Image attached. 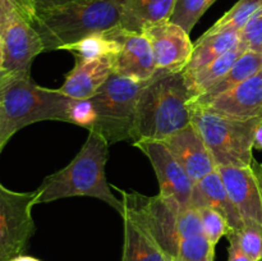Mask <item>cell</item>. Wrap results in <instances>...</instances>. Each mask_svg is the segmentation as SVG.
Instances as JSON below:
<instances>
[{
	"instance_id": "34",
	"label": "cell",
	"mask_w": 262,
	"mask_h": 261,
	"mask_svg": "<svg viewBox=\"0 0 262 261\" xmlns=\"http://www.w3.org/2000/svg\"><path fill=\"white\" fill-rule=\"evenodd\" d=\"M253 150L262 151V119L256 127L255 136H253Z\"/></svg>"
},
{
	"instance_id": "31",
	"label": "cell",
	"mask_w": 262,
	"mask_h": 261,
	"mask_svg": "<svg viewBox=\"0 0 262 261\" xmlns=\"http://www.w3.org/2000/svg\"><path fill=\"white\" fill-rule=\"evenodd\" d=\"M15 2L19 7L20 12L32 22L33 18L37 17L38 14L68 4L73 0H15Z\"/></svg>"
},
{
	"instance_id": "37",
	"label": "cell",
	"mask_w": 262,
	"mask_h": 261,
	"mask_svg": "<svg viewBox=\"0 0 262 261\" xmlns=\"http://www.w3.org/2000/svg\"><path fill=\"white\" fill-rule=\"evenodd\" d=\"M8 261H41V260H40V258L33 257V256L25 255V253H20V255L14 256V257H12V258H10V260H8Z\"/></svg>"
},
{
	"instance_id": "36",
	"label": "cell",
	"mask_w": 262,
	"mask_h": 261,
	"mask_svg": "<svg viewBox=\"0 0 262 261\" xmlns=\"http://www.w3.org/2000/svg\"><path fill=\"white\" fill-rule=\"evenodd\" d=\"M12 77L13 74L9 73V72H3V73H0V94H2L3 89L7 86V83L10 81Z\"/></svg>"
},
{
	"instance_id": "11",
	"label": "cell",
	"mask_w": 262,
	"mask_h": 261,
	"mask_svg": "<svg viewBox=\"0 0 262 261\" xmlns=\"http://www.w3.org/2000/svg\"><path fill=\"white\" fill-rule=\"evenodd\" d=\"M199 107L233 119L262 118V71Z\"/></svg>"
},
{
	"instance_id": "1",
	"label": "cell",
	"mask_w": 262,
	"mask_h": 261,
	"mask_svg": "<svg viewBox=\"0 0 262 261\" xmlns=\"http://www.w3.org/2000/svg\"><path fill=\"white\" fill-rule=\"evenodd\" d=\"M109 142L97 130H90L76 158L60 170L46 177L36 192L38 204H48L67 197L87 196L99 199L117 210L123 211V201L112 191L105 174Z\"/></svg>"
},
{
	"instance_id": "30",
	"label": "cell",
	"mask_w": 262,
	"mask_h": 261,
	"mask_svg": "<svg viewBox=\"0 0 262 261\" xmlns=\"http://www.w3.org/2000/svg\"><path fill=\"white\" fill-rule=\"evenodd\" d=\"M96 110L91 99H73L68 110V123L91 130L96 124Z\"/></svg>"
},
{
	"instance_id": "32",
	"label": "cell",
	"mask_w": 262,
	"mask_h": 261,
	"mask_svg": "<svg viewBox=\"0 0 262 261\" xmlns=\"http://www.w3.org/2000/svg\"><path fill=\"white\" fill-rule=\"evenodd\" d=\"M17 9H19V7L15 0H0V35H2L5 23Z\"/></svg>"
},
{
	"instance_id": "29",
	"label": "cell",
	"mask_w": 262,
	"mask_h": 261,
	"mask_svg": "<svg viewBox=\"0 0 262 261\" xmlns=\"http://www.w3.org/2000/svg\"><path fill=\"white\" fill-rule=\"evenodd\" d=\"M177 233H178L179 242L186 238L205 234L201 215L197 207L188 206L179 210L178 219H177Z\"/></svg>"
},
{
	"instance_id": "14",
	"label": "cell",
	"mask_w": 262,
	"mask_h": 261,
	"mask_svg": "<svg viewBox=\"0 0 262 261\" xmlns=\"http://www.w3.org/2000/svg\"><path fill=\"white\" fill-rule=\"evenodd\" d=\"M123 201L124 241L120 261H173L147 229L135 207Z\"/></svg>"
},
{
	"instance_id": "18",
	"label": "cell",
	"mask_w": 262,
	"mask_h": 261,
	"mask_svg": "<svg viewBox=\"0 0 262 261\" xmlns=\"http://www.w3.org/2000/svg\"><path fill=\"white\" fill-rule=\"evenodd\" d=\"M178 0H124L120 28L142 32L148 26L170 20Z\"/></svg>"
},
{
	"instance_id": "27",
	"label": "cell",
	"mask_w": 262,
	"mask_h": 261,
	"mask_svg": "<svg viewBox=\"0 0 262 261\" xmlns=\"http://www.w3.org/2000/svg\"><path fill=\"white\" fill-rule=\"evenodd\" d=\"M197 209L201 215L205 235L209 238V241L214 246H216L223 237H227L232 232L229 223L222 212L209 206H201L197 207Z\"/></svg>"
},
{
	"instance_id": "38",
	"label": "cell",
	"mask_w": 262,
	"mask_h": 261,
	"mask_svg": "<svg viewBox=\"0 0 262 261\" xmlns=\"http://www.w3.org/2000/svg\"><path fill=\"white\" fill-rule=\"evenodd\" d=\"M4 71V45H3L2 37H0V73Z\"/></svg>"
},
{
	"instance_id": "28",
	"label": "cell",
	"mask_w": 262,
	"mask_h": 261,
	"mask_svg": "<svg viewBox=\"0 0 262 261\" xmlns=\"http://www.w3.org/2000/svg\"><path fill=\"white\" fill-rule=\"evenodd\" d=\"M239 46L245 51L262 54V8L251 17L239 32Z\"/></svg>"
},
{
	"instance_id": "33",
	"label": "cell",
	"mask_w": 262,
	"mask_h": 261,
	"mask_svg": "<svg viewBox=\"0 0 262 261\" xmlns=\"http://www.w3.org/2000/svg\"><path fill=\"white\" fill-rule=\"evenodd\" d=\"M229 241V247H228V261H252L238 246L237 241L233 237H227Z\"/></svg>"
},
{
	"instance_id": "16",
	"label": "cell",
	"mask_w": 262,
	"mask_h": 261,
	"mask_svg": "<svg viewBox=\"0 0 262 261\" xmlns=\"http://www.w3.org/2000/svg\"><path fill=\"white\" fill-rule=\"evenodd\" d=\"M112 74V58L90 60L76 58L73 69L67 74L64 83L58 90L72 99H90L99 92Z\"/></svg>"
},
{
	"instance_id": "6",
	"label": "cell",
	"mask_w": 262,
	"mask_h": 261,
	"mask_svg": "<svg viewBox=\"0 0 262 261\" xmlns=\"http://www.w3.org/2000/svg\"><path fill=\"white\" fill-rule=\"evenodd\" d=\"M150 81H136L113 73L99 92L90 97L97 115L94 130L101 133L109 145L132 140L138 100Z\"/></svg>"
},
{
	"instance_id": "20",
	"label": "cell",
	"mask_w": 262,
	"mask_h": 261,
	"mask_svg": "<svg viewBox=\"0 0 262 261\" xmlns=\"http://www.w3.org/2000/svg\"><path fill=\"white\" fill-rule=\"evenodd\" d=\"M262 71V54L253 53V51H245L234 64L229 68V71L206 92L191 101V106H201L206 104L214 97L229 91L237 84L242 83L246 79L251 78L256 73Z\"/></svg>"
},
{
	"instance_id": "13",
	"label": "cell",
	"mask_w": 262,
	"mask_h": 261,
	"mask_svg": "<svg viewBox=\"0 0 262 261\" xmlns=\"http://www.w3.org/2000/svg\"><path fill=\"white\" fill-rule=\"evenodd\" d=\"M230 200L243 222L262 225V194L251 166H217Z\"/></svg>"
},
{
	"instance_id": "10",
	"label": "cell",
	"mask_w": 262,
	"mask_h": 261,
	"mask_svg": "<svg viewBox=\"0 0 262 261\" xmlns=\"http://www.w3.org/2000/svg\"><path fill=\"white\" fill-rule=\"evenodd\" d=\"M150 42L158 73L182 72L191 59L193 42L189 33L171 20L148 26L142 31Z\"/></svg>"
},
{
	"instance_id": "22",
	"label": "cell",
	"mask_w": 262,
	"mask_h": 261,
	"mask_svg": "<svg viewBox=\"0 0 262 261\" xmlns=\"http://www.w3.org/2000/svg\"><path fill=\"white\" fill-rule=\"evenodd\" d=\"M123 30L120 27L105 32L94 33L82 40L64 46L61 50L71 51L74 58L101 59L113 58L122 48Z\"/></svg>"
},
{
	"instance_id": "24",
	"label": "cell",
	"mask_w": 262,
	"mask_h": 261,
	"mask_svg": "<svg viewBox=\"0 0 262 261\" xmlns=\"http://www.w3.org/2000/svg\"><path fill=\"white\" fill-rule=\"evenodd\" d=\"M216 0H178L170 20L191 33L200 18Z\"/></svg>"
},
{
	"instance_id": "17",
	"label": "cell",
	"mask_w": 262,
	"mask_h": 261,
	"mask_svg": "<svg viewBox=\"0 0 262 261\" xmlns=\"http://www.w3.org/2000/svg\"><path fill=\"white\" fill-rule=\"evenodd\" d=\"M192 206H209L222 212L229 223V227L232 229L230 233L238 232L245 225L242 216L228 194L217 169L194 183L193 193H192Z\"/></svg>"
},
{
	"instance_id": "2",
	"label": "cell",
	"mask_w": 262,
	"mask_h": 261,
	"mask_svg": "<svg viewBox=\"0 0 262 261\" xmlns=\"http://www.w3.org/2000/svg\"><path fill=\"white\" fill-rule=\"evenodd\" d=\"M192 96L183 72L158 73L141 94L132 128V141H164L191 124Z\"/></svg>"
},
{
	"instance_id": "21",
	"label": "cell",
	"mask_w": 262,
	"mask_h": 261,
	"mask_svg": "<svg viewBox=\"0 0 262 261\" xmlns=\"http://www.w3.org/2000/svg\"><path fill=\"white\" fill-rule=\"evenodd\" d=\"M243 53H245V50L241 46H237V48L232 49L230 51L225 53L224 55L217 58L216 60L211 61V63L206 64V66L200 67V68L196 69H191V71H182L183 72L187 87H188L189 92H191V101H193L194 99L201 96L204 92L211 89L229 71L230 67L237 61V59Z\"/></svg>"
},
{
	"instance_id": "23",
	"label": "cell",
	"mask_w": 262,
	"mask_h": 261,
	"mask_svg": "<svg viewBox=\"0 0 262 261\" xmlns=\"http://www.w3.org/2000/svg\"><path fill=\"white\" fill-rule=\"evenodd\" d=\"M261 8L262 0H239L216 23H214L209 31L215 32V31L237 30L241 32L251 17Z\"/></svg>"
},
{
	"instance_id": "3",
	"label": "cell",
	"mask_w": 262,
	"mask_h": 261,
	"mask_svg": "<svg viewBox=\"0 0 262 261\" xmlns=\"http://www.w3.org/2000/svg\"><path fill=\"white\" fill-rule=\"evenodd\" d=\"M124 0H73L48 10L32 19L43 44V50H61L64 46L90 35L120 26Z\"/></svg>"
},
{
	"instance_id": "26",
	"label": "cell",
	"mask_w": 262,
	"mask_h": 261,
	"mask_svg": "<svg viewBox=\"0 0 262 261\" xmlns=\"http://www.w3.org/2000/svg\"><path fill=\"white\" fill-rule=\"evenodd\" d=\"M227 237L237 241L241 250L252 261H262V225L257 223H245L242 229L233 232Z\"/></svg>"
},
{
	"instance_id": "35",
	"label": "cell",
	"mask_w": 262,
	"mask_h": 261,
	"mask_svg": "<svg viewBox=\"0 0 262 261\" xmlns=\"http://www.w3.org/2000/svg\"><path fill=\"white\" fill-rule=\"evenodd\" d=\"M251 168H252L253 173H255L256 179H257L258 187H260V191H261V194H262V164L258 163L256 159H253L252 164H251Z\"/></svg>"
},
{
	"instance_id": "9",
	"label": "cell",
	"mask_w": 262,
	"mask_h": 261,
	"mask_svg": "<svg viewBox=\"0 0 262 261\" xmlns=\"http://www.w3.org/2000/svg\"><path fill=\"white\" fill-rule=\"evenodd\" d=\"M4 45V71L12 74H31V64L43 53V44L31 20L15 10L0 35Z\"/></svg>"
},
{
	"instance_id": "7",
	"label": "cell",
	"mask_w": 262,
	"mask_h": 261,
	"mask_svg": "<svg viewBox=\"0 0 262 261\" xmlns=\"http://www.w3.org/2000/svg\"><path fill=\"white\" fill-rule=\"evenodd\" d=\"M38 194L15 192L0 183V261H8L26 251L36 227L32 209Z\"/></svg>"
},
{
	"instance_id": "25",
	"label": "cell",
	"mask_w": 262,
	"mask_h": 261,
	"mask_svg": "<svg viewBox=\"0 0 262 261\" xmlns=\"http://www.w3.org/2000/svg\"><path fill=\"white\" fill-rule=\"evenodd\" d=\"M215 246L205 234L182 240L173 261H214Z\"/></svg>"
},
{
	"instance_id": "12",
	"label": "cell",
	"mask_w": 262,
	"mask_h": 261,
	"mask_svg": "<svg viewBox=\"0 0 262 261\" xmlns=\"http://www.w3.org/2000/svg\"><path fill=\"white\" fill-rule=\"evenodd\" d=\"M161 142L173 154L193 183L216 170L211 154L192 123Z\"/></svg>"
},
{
	"instance_id": "4",
	"label": "cell",
	"mask_w": 262,
	"mask_h": 261,
	"mask_svg": "<svg viewBox=\"0 0 262 261\" xmlns=\"http://www.w3.org/2000/svg\"><path fill=\"white\" fill-rule=\"evenodd\" d=\"M72 97L36 84L31 74H13L0 94V151L27 125L43 120L68 123Z\"/></svg>"
},
{
	"instance_id": "15",
	"label": "cell",
	"mask_w": 262,
	"mask_h": 261,
	"mask_svg": "<svg viewBox=\"0 0 262 261\" xmlns=\"http://www.w3.org/2000/svg\"><path fill=\"white\" fill-rule=\"evenodd\" d=\"M112 63L113 73L136 81H148L156 74L152 49L142 32L123 30L122 48Z\"/></svg>"
},
{
	"instance_id": "19",
	"label": "cell",
	"mask_w": 262,
	"mask_h": 261,
	"mask_svg": "<svg viewBox=\"0 0 262 261\" xmlns=\"http://www.w3.org/2000/svg\"><path fill=\"white\" fill-rule=\"evenodd\" d=\"M237 46H239V31L224 30L211 32L207 30L193 44L191 59L183 71H191L206 66Z\"/></svg>"
},
{
	"instance_id": "8",
	"label": "cell",
	"mask_w": 262,
	"mask_h": 261,
	"mask_svg": "<svg viewBox=\"0 0 262 261\" xmlns=\"http://www.w3.org/2000/svg\"><path fill=\"white\" fill-rule=\"evenodd\" d=\"M133 146L142 151L150 160L158 177L161 196L174 200L181 209L192 206L193 181L164 142L141 140L133 142Z\"/></svg>"
},
{
	"instance_id": "39",
	"label": "cell",
	"mask_w": 262,
	"mask_h": 261,
	"mask_svg": "<svg viewBox=\"0 0 262 261\" xmlns=\"http://www.w3.org/2000/svg\"><path fill=\"white\" fill-rule=\"evenodd\" d=\"M0 154H2V151H0Z\"/></svg>"
},
{
	"instance_id": "5",
	"label": "cell",
	"mask_w": 262,
	"mask_h": 261,
	"mask_svg": "<svg viewBox=\"0 0 262 261\" xmlns=\"http://www.w3.org/2000/svg\"><path fill=\"white\" fill-rule=\"evenodd\" d=\"M261 119H233L204 107L191 106V123L201 135L216 168L251 166L255 159L253 136Z\"/></svg>"
}]
</instances>
